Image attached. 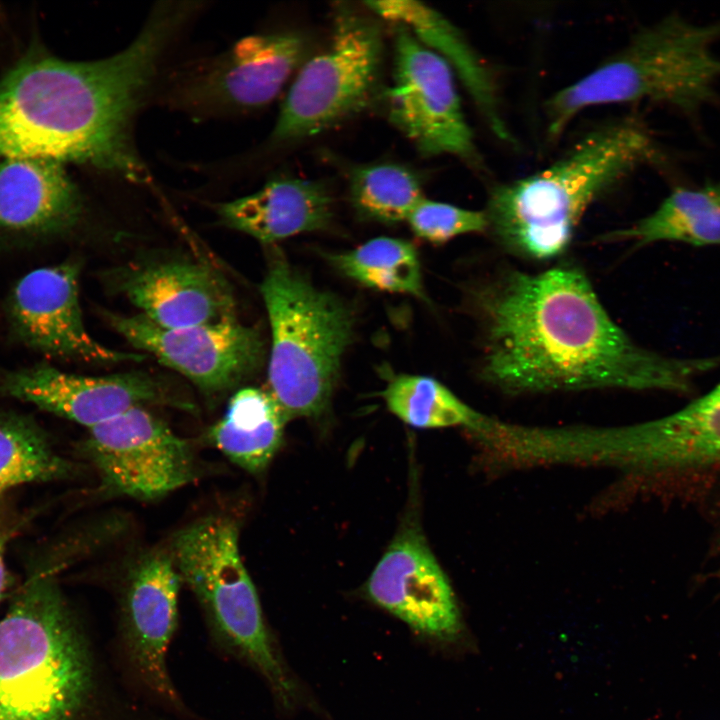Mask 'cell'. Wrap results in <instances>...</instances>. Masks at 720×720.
<instances>
[{
    "instance_id": "obj_14",
    "label": "cell",
    "mask_w": 720,
    "mask_h": 720,
    "mask_svg": "<svg viewBox=\"0 0 720 720\" xmlns=\"http://www.w3.org/2000/svg\"><path fill=\"white\" fill-rule=\"evenodd\" d=\"M0 396L31 403L88 429L134 407L169 405L193 410L165 383L144 372L83 376L39 364L6 375Z\"/></svg>"
},
{
    "instance_id": "obj_22",
    "label": "cell",
    "mask_w": 720,
    "mask_h": 720,
    "mask_svg": "<svg viewBox=\"0 0 720 720\" xmlns=\"http://www.w3.org/2000/svg\"><path fill=\"white\" fill-rule=\"evenodd\" d=\"M287 417L268 391H236L208 439L231 462L250 473L262 472L279 450Z\"/></svg>"
},
{
    "instance_id": "obj_30",
    "label": "cell",
    "mask_w": 720,
    "mask_h": 720,
    "mask_svg": "<svg viewBox=\"0 0 720 720\" xmlns=\"http://www.w3.org/2000/svg\"><path fill=\"white\" fill-rule=\"evenodd\" d=\"M718 385L720 386V383Z\"/></svg>"
},
{
    "instance_id": "obj_4",
    "label": "cell",
    "mask_w": 720,
    "mask_h": 720,
    "mask_svg": "<svg viewBox=\"0 0 720 720\" xmlns=\"http://www.w3.org/2000/svg\"><path fill=\"white\" fill-rule=\"evenodd\" d=\"M657 155L652 136L639 121L605 124L549 167L495 185L484 210L488 230L520 256L556 257L569 246L589 206Z\"/></svg>"
},
{
    "instance_id": "obj_9",
    "label": "cell",
    "mask_w": 720,
    "mask_h": 720,
    "mask_svg": "<svg viewBox=\"0 0 720 720\" xmlns=\"http://www.w3.org/2000/svg\"><path fill=\"white\" fill-rule=\"evenodd\" d=\"M181 583L169 549L141 555L118 593L116 633L120 658L137 687L163 708L186 714L167 664Z\"/></svg>"
},
{
    "instance_id": "obj_10",
    "label": "cell",
    "mask_w": 720,
    "mask_h": 720,
    "mask_svg": "<svg viewBox=\"0 0 720 720\" xmlns=\"http://www.w3.org/2000/svg\"><path fill=\"white\" fill-rule=\"evenodd\" d=\"M387 114L424 156L452 155L475 165L480 157L451 65L397 25Z\"/></svg>"
},
{
    "instance_id": "obj_16",
    "label": "cell",
    "mask_w": 720,
    "mask_h": 720,
    "mask_svg": "<svg viewBox=\"0 0 720 720\" xmlns=\"http://www.w3.org/2000/svg\"><path fill=\"white\" fill-rule=\"evenodd\" d=\"M369 598L411 628L442 641L456 639L462 621L452 588L416 527L394 538L366 584Z\"/></svg>"
},
{
    "instance_id": "obj_29",
    "label": "cell",
    "mask_w": 720,
    "mask_h": 720,
    "mask_svg": "<svg viewBox=\"0 0 720 720\" xmlns=\"http://www.w3.org/2000/svg\"><path fill=\"white\" fill-rule=\"evenodd\" d=\"M22 520L5 493H0V599L8 583V572L4 562L6 546L21 527Z\"/></svg>"
},
{
    "instance_id": "obj_5",
    "label": "cell",
    "mask_w": 720,
    "mask_h": 720,
    "mask_svg": "<svg viewBox=\"0 0 720 720\" xmlns=\"http://www.w3.org/2000/svg\"><path fill=\"white\" fill-rule=\"evenodd\" d=\"M718 40L720 22L695 24L677 14L642 28L624 48L549 98V137H559L573 118L595 106L647 101L696 113L717 97L720 58L712 47Z\"/></svg>"
},
{
    "instance_id": "obj_3",
    "label": "cell",
    "mask_w": 720,
    "mask_h": 720,
    "mask_svg": "<svg viewBox=\"0 0 720 720\" xmlns=\"http://www.w3.org/2000/svg\"><path fill=\"white\" fill-rule=\"evenodd\" d=\"M0 720H151L109 678L48 561L0 618Z\"/></svg>"
},
{
    "instance_id": "obj_28",
    "label": "cell",
    "mask_w": 720,
    "mask_h": 720,
    "mask_svg": "<svg viewBox=\"0 0 720 720\" xmlns=\"http://www.w3.org/2000/svg\"><path fill=\"white\" fill-rule=\"evenodd\" d=\"M407 221L417 237L437 244L488 230L484 210L465 209L425 197L412 209Z\"/></svg>"
},
{
    "instance_id": "obj_11",
    "label": "cell",
    "mask_w": 720,
    "mask_h": 720,
    "mask_svg": "<svg viewBox=\"0 0 720 720\" xmlns=\"http://www.w3.org/2000/svg\"><path fill=\"white\" fill-rule=\"evenodd\" d=\"M81 451L95 466L106 496L159 499L196 478L193 450L145 407L89 428Z\"/></svg>"
},
{
    "instance_id": "obj_25",
    "label": "cell",
    "mask_w": 720,
    "mask_h": 720,
    "mask_svg": "<svg viewBox=\"0 0 720 720\" xmlns=\"http://www.w3.org/2000/svg\"><path fill=\"white\" fill-rule=\"evenodd\" d=\"M76 472L30 417L0 411V493L25 483L70 479Z\"/></svg>"
},
{
    "instance_id": "obj_26",
    "label": "cell",
    "mask_w": 720,
    "mask_h": 720,
    "mask_svg": "<svg viewBox=\"0 0 720 720\" xmlns=\"http://www.w3.org/2000/svg\"><path fill=\"white\" fill-rule=\"evenodd\" d=\"M349 193L360 218L384 224L407 220L412 209L424 198L416 172L392 162L352 169Z\"/></svg>"
},
{
    "instance_id": "obj_23",
    "label": "cell",
    "mask_w": 720,
    "mask_h": 720,
    "mask_svg": "<svg viewBox=\"0 0 720 720\" xmlns=\"http://www.w3.org/2000/svg\"><path fill=\"white\" fill-rule=\"evenodd\" d=\"M603 237L638 246L656 242L720 245V183L676 187L652 213Z\"/></svg>"
},
{
    "instance_id": "obj_8",
    "label": "cell",
    "mask_w": 720,
    "mask_h": 720,
    "mask_svg": "<svg viewBox=\"0 0 720 720\" xmlns=\"http://www.w3.org/2000/svg\"><path fill=\"white\" fill-rule=\"evenodd\" d=\"M383 53L379 25L352 8H339L327 47L302 64L291 84L272 139L313 136L360 112L378 88Z\"/></svg>"
},
{
    "instance_id": "obj_24",
    "label": "cell",
    "mask_w": 720,
    "mask_h": 720,
    "mask_svg": "<svg viewBox=\"0 0 720 720\" xmlns=\"http://www.w3.org/2000/svg\"><path fill=\"white\" fill-rule=\"evenodd\" d=\"M326 257L338 272L365 287L428 301L419 257L408 241L378 237L355 249Z\"/></svg>"
},
{
    "instance_id": "obj_19",
    "label": "cell",
    "mask_w": 720,
    "mask_h": 720,
    "mask_svg": "<svg viewBox=\"0 0 720 720\" xmlns=\"http://www.w3.org/2000/svg\"><path fill=\"white\" fill-rule=\"evenodd\" d=\"M221 222L263 244L329 227L332 198L320 181L278 177L261 189L217 206Z\"/></svg>"
},
{
    "instance_id": "obj_21",
    "label": "cell",
    "mask_w": 720,
    "mask_h": 720,
    "mask_svg": "<svg viewBox=\"0 0 720 720\" xmlns=\"http://www.w3.org/2000/svg\"><path fill=\"white\" fill-rule=\"evenodd\" d=\"M628 440L631 456L645 466L680 471L720 466V386L634 428Z\"/></svg>"
},
{
    "instance_id": "obj_6",
    "label": "cell",
    "mask_w": 720,
    "mask_h": 720,
    "mask_svg": "<svg viewBox=\"0 0 720 720\" xmlns=\"http://www.w3.org/2000/svg\"><path fill=\"white\" fill-rule=\"evenodd\" d=\"M260 290L272 337L268 392L287 419L318 417L329 405L352 342L354 312L280 256L272 258Z\"/></svg>"
},
{
    "instance_id": "obj_18",
    "label": "cell",
    "mask_w": 720,
    "mask_h": 720,
    "mask_svg": "<svg viewBox=\"0 0 720 720\" xmlns=\"http://www.w3.org/2000/svg\"><path fill=\"white\" fill-rule=\"evenodd\" d=\"M83 200L64 163L47 158L0 160V233L66 232L80 220Z\"/></svg>"
},
{
    "instance_id": "obj_20",
    "label": "cell",
    "mask_w": 720,
    "mask_h": 720,
    "mask_svg": "<svg viewBox=\"0 0 720 720\" xmlns=\"http://www.w3.org/2000/svg\"><path fill=\"white\" fill-rule=\"evenodd\" d=\"M364 4L381 18L404 26L425 46L442 56L462 81L489 129L499 139L511 141L494 77L453 23L437 10L418 1H366Z\"/></svg>"
},
{
    "instance_id": "obj_1",
    "label": "cell",
    "mask_w": 720,
    "mask_h": 720,
    "mask_svg": "<svg viewBox=\"0 0 720 720\" xmlns=\"http://www.w3.org/2000/svg\"><path fill=\"white\" fill-rule=\"evenodd\" d=\"M472 300L483 328L482 376L511 392L624 388L689 392L715 358H677L635 343L574 266L509 271Z\"/></svg>"
},
{
    "instance_id": "obj_13",
    "label": "cell",
    "mask_w": 720,
    "mask_h": 720,
    "mask_svg": "<svg viewBox=\"0 0 720 720\" xmlns=\"http://www.w3.org/2000/svg\"><path fill=\"white\" fill-rule=\"evenodd\" d=\"M297 33L250 35L187 72L174 89L176 104L198 113L246 111L271 102L306 61Z\"/></svg>"
},
{
    "instance_id": "obj_27",
    "label": "cell",
    "mask_w": 720,
    "mask_h": 720,
    "mask_svg": "<svg viewBox=\"0 0 720 720\" xmlns=\"http://www.w3.org/2000/svg\"><path fill=\"white\" fill-rule=\"evenodd\" d=\"M388 409L417 428L475 426L479 415L436 379L400 374L382 392Z\"/></svg>"
},
{
    "instance_id": "obj_7",
    "label": "cell",
    "mask_w": 720,
    "mask_h": 720,
    "mask_svg": "<svg viewBox=\"0 0 720 720\" xmlns=\"http://www.w3.org/2000/svg\"><path fill=\"white\" fill-rule=\"evenodd\" d=\"M169 551L216 645L258 672L282 708L294 707L299 689L265 623L241 558L236 521L222 514L202 517L176 532Z\"/></svg>"
},
{
    "instance_id": "obj_17",
    "label": "cell",
    "mask_w": 720,
    "mask_h": 720,
    "mask_svg": "<svg viewBox=\"0 0 720 720\" xmlns=\"http://www.w3.org/2000/svg\"><path fill=\"white\" fill-rule=\"evenodd\" d=\"M116 287L141 311L165 329H180L236 318L230 283L210 266L192 262H161L117 272Z\"/></svg>"
},
{
    "instance_id": "obj_15",
    "label": "cell",
    "mask_w": 720,
    "mask_h": 720,
    "mask_svg": "<svg viewBox=\"0 0 720 720\" xmlns=\"http://www.w3.org/2000/svg\"><path fill=\"white\" fill-rule=\"evenodd\" d=\"M79 266L74 262L43 267L14 287L10 319L17 335L47 355L94 364L138 362L140 353L102 345L86 330L78 293Z\"/></svg>"
},
{
    "instance_id": "obj_2",
    "label": "cell",
    "mask_w": 720,
    "mask_h": 720,
    "mask_svg": "<svg viewBox=\"0 0 720 720\" xmlns=\"http://www.w3.org/2000/svg\"><path fill=\"white\" fill-rule=\"evenodd\" d=\"M147 89L128 51L72 62L30 49L0 79V160L47 158L127 176L132 123Z\"/></svg>"
},
{
    "instance_id": "obj_12",
    "label": "cell",
    "mask_w": 720,
    "mask_h": 720,
    "mask_svg": "<svg viewBox=\"0 0 720 720\" xmlns=\"http://www.w3.org/2000/svg\"><path fill=\"white\" fill-rule=\"evenodd\" d=\"M104 317L133 347L182 374L209 399L254 376L266 357L259 330L237 317L180 329L159 327L141 314L104 312Z\"/></svg>"
}]
</instances>
